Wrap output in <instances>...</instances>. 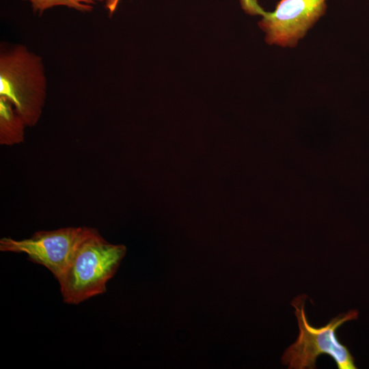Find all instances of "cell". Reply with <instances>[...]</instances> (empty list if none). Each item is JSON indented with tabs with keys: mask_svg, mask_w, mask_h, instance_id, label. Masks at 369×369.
<instances>
[{
	"mask_svg": "<svg viewBox=\"0 0 369 369\" xmlns=\"http://www.w3.org/2000/svg\"><path fill=\"white\" fill-rule=\"evenodd\" d=\"M120 0H105V5L109 14L112 15L116 10Z\"/></svg>",
	"mask_w": 369,
	"mask_h": 369,
	"instance_id": "obj_7",
	"label": "cell"
},
{
	"mask_svg": "<svg viewBox=\"0 0 369 369\" xmlns=\"http://www.w3.org/2000/svg\"><path fill=\"white\" fill-rule=\"evenodd\" d=\"M91 228H66L35 233L31 238L0 240V250L25 254L31 261L48 269L58 281L63 276L79 244Z\"/></svg>",
	"mask_w": 369,
	"mask_h": 369,
	"instance_id": "obj_5",
	"label": "cell"
},
{
	"mask_svg": "<svg viewBox=\"0 0 369 369\" xmlns=\"http://www.w3.org/2000/svg\"><path fill=\"white\" fill-rule=\"evenodd\" d=\"M28 2L36 14L42 15L45 11L55 7L64 6L78 12H92L96 5L105 0H21Z\"/></svg>",
	"mask_w": 369,
	"mask_h": 369,
	"instance_id": "obj_6",
	"label": "cell"
},
{
	"mask_svg": "<svg viewBox=\"0 0 369 369\" xmlns=\"http://www.w3.org/2000/svg\"><path fill=\"white\" fill-rule=\"evenodd\" d=\"M305 295L295 297L292 305L295 308L299 333L296 341L286 348L282 364L292 369L316 368L317 358L327 355L335 361L338 369H356L355 359L350 351L336 336V329L347 321L358 318L359 312L351 310L332 318L323 327L311 325L304 310Z\"/></svg>",
	"mask_w": 369,
	"mask_h": 369,
	"instance_id": "obj_3",
	"label": "cell"
},
{
	"mask_svg": "<svg viewBox=\"0 0 369 369\" xmlns=\"http://www.w3.org/2000/svg\"><path fill=\"white\" fill-rule=\"evenodd\" d=\"M42 58L25 45L1 46L0 96L5 98L26 124L36 122L46 96Z\"/></svg>",
	"mask_w": 369,
	"mask_h": 369,
	"instance_id": "obj_2",
	"label": "cell"
},
{
	"mask_svg": "<svg viewBox=\"0 0 369 369\" xmlns=\"http://www.w3.org/2000/svg\"><path fill=\"white\" fill-rule=\"evenodd\" d=\"M126 248L105 241L91 228L76 248L58 282L63 301L77 305L107 291V284L115 274Z\"/></svg>",
	"mask_w": 369,
	"mask_h": 369,
	"instance_id": "obj_1",
	"label": "cell"
},
{
	"mask_svg": "<svg viewBox=\"0 0 369 369\" xmlns=\"http://www.w3.org/2000/svg\"><path fill=\"white\" fill-rule=\"evenodd\" d=\"M327 0H279L273 11H266L258 0H240L243 10L261 16L259 27L270 45L295 47L327 10Z\"/></svg>",
	"mask_w": 369,
	"mask_h": 369,
	"instance_id": "obj_4",
	"label": "cell"
}]
</instances>
